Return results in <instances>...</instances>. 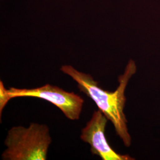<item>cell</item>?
<instances>
[{
	"label": "cell",
	"mask_w": 160,
	"mask_h": 160,
	"mask_svg": "<svg viewBox=\"0 0 160 160\" xmlns=\"http://www.w3.org/2000/svg\"><path fill=\"white\" fill-rule=\"evenodd\" d=\"M16 97H34L43 99L60 109L63 114L71 120L80 119L84 103L83 98L74 92L65 91L56 86L47 84L33 88L7 89L3 82L0 81V117L8 102Z\"/></svg>",
	"instance_id": "3957f363"
},
{
	"label": "cell",
	"mask_w": 160,
	"mask_h": 160,
	"mask_svg": "<svg viewBox=\"0 0 160 160\" xmlns=\"http://www.w3.org/2000/svg\"><path fill=\"white\" fill-rule=\"evenodd\" d=\"M108 120L101 110H95L90 120L81 129V139L90 145L92 154L100 157L102 160H135L128 155L116 152L109 145L105 137V129Z\"/></svg>",
	"instance_id": "277c9868"
},
{
	"label": "cell",
	"mask_w": 160,
	"mask_h": 160,
	"mask_svg": "<svg viewBox=\"0 0 160 160\" xmlns=\"http://www.w3.org/2000/svg\"><path fill=\"white\" fill-rule=\"evenodd\" d=\"M60 70L74 80L80 92H84L95 102L98 109L112 122L116 135L120 138L124 145L127 148L130 147L132 138L128 131L124 108L126 102V87L137 70L135 62L133 59H129L123 74L118 77L119 86L114 92L104 90L91 75L81 72L71 65H62Z\"/></svg>",
	"instance_id": "6da1fadb"
},
{
	"label": "cell",
	"mask_w": 160,
	"mask_h": 160,
	"mask_svg": "<svg viewBox=\"0 0 160 160\" xmlns=\"http://www.w3.org/2000/svg\"><path fill=\"white\" fill-rule=\"evenodd\" d=\"M52 142L49 127L31 123L28 128L14 126L9 129L4 141L6 149L2 160H46Z\"/></svg>",
	"instance_id": "7a4b0ae2"
}]
</instances>
